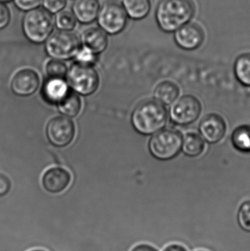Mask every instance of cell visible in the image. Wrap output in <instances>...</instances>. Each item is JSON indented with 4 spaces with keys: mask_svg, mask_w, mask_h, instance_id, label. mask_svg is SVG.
<instances>
[{
    "mask_svg": "<svg viewBox=\"0 0 250 251\" xmlns=\"http://www.w3.org/2000/svg\"><path fill=\"white\" fill-rule=\"evenodd\" d=\"M196 11L192 0H161L156 10V21L164 32H174L192 20Z\"/></svg>",
    "mask_w": 250,
    "mask_h": 251,
    "instance_id": "obj_1",
    "label": "cell"
},
{
    "mask_svg": "<svg viewBox=\"0 0 250 251\" xmlns=\"http://www.w3.org/2000/svg\"><path fill=\"white\" fill-rule=\"evenodd\" d=\"M168 120V112L164 104L158 100L142 101L135 109L132 122L135 129L142 134L149 135L160 131Z\"/></svg>",
    "mask_w": 250,
    "mask_h": 251,
    "instance_id": "obj_2",
    "label": "cell"
},
{
    "mask_svg": "<svg viewBox=\"0 0 250 251\" xmlns=\"http://www.w3.org/2000/svg\"><path fill=\"white\" fill-rule=\"evenodd\" d=\"M22 26L25 37L30 42L42 44L52 33L54 22L51 13L44 8L38 7L26 12Z\"/></svg>",
    "mask_w": 250,
    "mask_h": 251,
    "instance_id": "obj_3",
    "label": "cell"
},
{
    "mask_svg": "<svg viewBox=\"0 0 250 251\" xmlns=\"http://www.w3.org/2000/svg\"><path fill=\"white\" fill-rule=\"evenodd\" d=\"M183 137L177 130L165 129L157 131L149 142L151 154L159 160H169L176 157L182 148Z\"/></svg>",
    "mask_w": 250,
    "mask_h": 251,
    "instance_id": "obj_4",
    "label": "cell"
},
{
    "mask_svg": "<svg viewBox=\"0 0 250 251\" xmlns=\"http://www.w3.org/2000/svg\"><path fill=\"white\" fill-rule=\"evenodd\" d=\"M128 17L122 3L116 0H109L100 7L97 22L104 32L110 35H116L125 29Z\"/></svg>",
    "mask_w": 250,
    "mask_h": 251,
    "instance_id": "obj_5",
    "label": "cell"
},
{
    "mask_svg": "<svg viewBox=\"0 0 250 251\" xmlns=\"http://www.w3.org/2000/svg\"><path fill=\"white\" fill-rule=\"evenodd\" d=\"M68 79L71 88L84 96L95 93L99 86V76L92 65L76 62L68 72Z\"/></svg>",
    "mask_w": 250,
    "mask_h": 251,
    "instance_id": "obj_6",
    "label": "cell"
},
{
    "mask_svg": "<svg viewBox=\"0 0 250 251\" xmlns=\"http://www.w3.org/2000/svg\"><path fill=\"white\" fill-rule=\"evenodd\" d=\"M80 48L78 37L68 31L54 32L45 42L47 54L57 60H68L75 57Z\"/></svg>",
    "mask_w": 250,
    "mask_h": 251,
    "instance_id": "obj_7",
    "label": "cell"
},
{
    "mask_svg": "<svg viewBox=\"0 0 250 251\" xmlns=\"http://www.w3.org/2000/svg\"><path fill=\"white\" fill-rule=\"evenodd\" d=\"M201 112L202 105L199 100L192 95H185L172 106L170 119L177 125H189L200 117Z\"/></svg>",
    "mask_w": 250,
    "mask_h": 251,
    "instance_id": "obj_8",
    "label": "cell"
},
{
    "mask_svg": "<svg viewBox=\"0 0 250 251\" xmlns=\"http://www.w3.org/2000/svg\"><path fill=\"white\" fill-rule=\"evenodd\" d=\"M74 123L63 116L51 119L46 126V135L51 144L57 147H64L74 138Z\"/></svg>",
    "mask_w": 250,
    "mask_h": 251,
    "instance_id": "obj_9",
    "label": "cell"
},
{
    "mask_svg": "<svg viewBox=\"0 0 250 251\" xmlns=\"http://www.w3.org/2000/svg\"><path fill=\"white\" fill-rule=\"evenodd\" d=\"M174 39L180 48L188 51L197 50L205 41V32L199 25L188 22L174 32Z\"/></svg>",
    "mask_w": 250,
    "mask_h": 251,
    "instance_id": "obj_10",
    "label": "cell"
},
{
    "mask_svg": "<svg viewBox=\"0 0 250 251\" xmlns=\"http://www.w3.org/2000/svg\"><path fill=\"white\" fill-rule=\"evenodd\" d=\"M199 131L205 141L214 144L223 140L227 131V125L220 115L211 113L202 119Z\"/></svg>",
    "mask_w": 250,
    "mask_h": 251,
    "instance_id": "obj_11",
    "label": "cell"
},
{
    "mask_svg": "<svg viewBox=\"0 0 250 251\" xmlns=\"http://www.w3.org/2000/svg\"><path fill=\"white\" fill-rule=\"evenodd\" d=\"M71 175L63 168H51L45 171L42 177V185L44 190L51 194L63 193L70 185Z\"/></svg>",
    "mask_w": 250,
    "mask_h": 251,
    "instance_id": "obj_12",
    "label": "cell"
},
{
    "mask_svg": "<svg viewBox=\"0 0 250 251\" xmlns=\"http://www.w3.org/2000/svg\"><path fill=\"white\" fill-rule=\"evenodd\" d=\"M40 77L32 69H22L13 76L11 81L12 91L16 95L27 97L38 90Z\"/></svg>",
    "mask_w": 250,
    "mask_h": 251,
    "instance_id": "obj_13",
    "label": "cell"
},
{
    "mask_svg": "<svg viewBox=\"0 0 250 251\" xmlns=\"http://www.w3.org/2000/svg\"><path fill=\"white\" fill-rule=\"evenodd\" d=\"M100 7L98 0H74L72 13L78 22L88 25L96 20Z\"/></svg>",
    "mask_w": 250,
    "mask_h": 251,
    "instance_id": "obj_14",
    "label": "cell"
},
{
    "mask_svg": "<svg viewBox=\"0 0 250 251\" xmlns=\"http://www.w3.org/2000/svg\"><path fill=\"white\" fill-rule=\"evenodd\" d=\"M80 41L84 47L95 54L104 51L108 45L107 32L98 27L89 28L84 31Z\"/></svg>",
    "mask_w": 250,
    "mask_h": 251,
    "instance_id": "obj_15",
    "label": "cell"
},
{
    "mask_svg": "<svg viewBox=\"0 0 250 251\" xmlns=\"http://www.w3.org/2000/svg\"><path fill=\"white\" fill-rule=\"evenodd\" d=\"M67 84L63 79L48 78L44 84L42 95L51 104H57L68 92Z\"/></svg>",
    "mask_w": 250,
    "mask_h": 251,
    "instance_id": "obj_16",
    "label": "cell"
},
{
    "mask_svg": "<svg viewBox=\"0 0 250 251\" xmlns=\"http://www.w3.org/2000/svg\"><path fill=\"white\" fill-rule=\"evenodd\" d=\"M128 16L134 20L145 19L151 10V0H122Z\"/></svg>",
    "mask_w": 250,
    "mask_h": 251,
    "instance_id": "obj_17",
    "label": "cell"
},
{
    "mask_svg": "<svg viewBox=\"0 0 250 251\" xmlns=\"http://www.w3.org/2000/svg\"><path fill=\"white\" fill-rule=\"evenodd\" d=\"M180 94L179 86L170 81H164L157 85L154 91L156 100L164 104L170 105L176 101Z\"/></svg>",
    "mask_w": 250,
    "mask_h": 251,
    "instance_id": "obj_18",
    "label": "cell"
},
{
    "mask_svg": "<svg viewBox=\"0 0 250 251\" xmlns=\"http://www.w3.org/2000/svg\"><path fill=\"white\" fill-rule=\"evenodd\" d=\"M205 141L199 134L190 132L183 137L182 151L186 156L195 157L204 153L205 150Z\"/></svg>",
    "mask_w": 250,
    "mask_h": 251,
    "instance_id": "obj_19",
    "label": "cell"
},
{
    "mask_svg": "<svg viewBox=\"0 0 250 251\" xmlns=\"http://www.w3.org/2000/svg\"><path fill=\"white\" fill-rule=\"evenodd\" d=\"M58 109L62 114L68 117H75L82 108V101L77 94L68 91V94L57 103Z\"/></svg>",
    "mask_w": 250,
    "mask_h": 251,
    "instance_id": "obj_20",
    "label": "cell"
},
{
    "mask_svg": "<svg viewBox=\"0 0 250 251\" xmlns=\"http://www.w3.org/2000/svg\"><path fill=\"white\" fill-rule=\"evenodd\" d=\"M233 69L238 81L245 86L250 87V53L239 55L235 61Z\"/></svg>",
    "mask_w": 250,
    "mask_h": 251,
    "instance_id": "obj_21",
    "label": "cell"
},
{
    "mask_svg": "<svg viewBox=\"0 0 250 251\" xmlns=\"http://www.w3.org/2000/svg\"><path fill=\"white\" fill-rule=\"evenodd\" d=\"M232 144L235 149L242 153L250 152V126L242 125L233 131Z\"/></svg>",
    "mask_w": 250,
    "mask_h": 251,
    "instance_id": "obj_22",
    "label": "cell"
},
{
    "mask_svg": "<svg viewBox=\"0 0 250 251\" xmlns=\"http://www.w3.org/2000/svg\"><path fill=\"white\" fill-rule=\"evenodd\" d=\"M76 22L77 20L72 12L61 10L56 13L54 25L59 30L70 32L74 29Z\"/></svg>",
    "mask_w": 250,
    "mask_h": 251,
    "instance_id": "obj_23",
    "label": "cell"
},
{
    "mask_svg": "<svg viewBox=\"0 0 250 251\" xmlns=\"http://www.w3.org/2000/svg\"><path fill=\"white\" fill-rule=\"evenodd\" d=\"M237 223L242 231L250 233V200L242 203L237 212Z\"/></svg>",
    "mask_w": 250,
    "mask_h": 251,
    "instance_id": "obj_24",
    "label": "cell"
},
{
    "mask_svg": "<svg viewBox=\"0 0 250 251\" xmlns=\"http://www.w3.org/2000/svg\"><path fill=\"white\" fill-rule=\"evenodd\" d=\"M46 72L49 77L64 79L68 75V68L61 60L55 59L47 63Z\"/></svg>",
    "mask_w": 250,
    "mask_h": 251,
    "instance_id": "obj_25",
    "label": "cell"
},
{
    "mask_svg": "<svg viewBox=\"0 0 250 251\" xmlns=\"http://www.w3.org/2000/svg\"><path fill=\"white\" fill-rule=\"evenodd\" d=\"M42 2L45 10L56 14L66 7L67 0H42Z\"/></svg>",
    "mask_w": 250,
    "mask_h": 251,
    "instance_id": "obj_26",
    "label": "cell"
},
{
    "mask_svg": "<svg viewBox=\"0 0 250 251\" xmlns=\"http://www.w3.org/2000/svg\"><path fill=\"white\" fill-rule=\"evenodd\" d=\"M95 54L92 51L83 47L79 49V51L75 57H76V62L92 65L95 61Z\"/></svg>",
    "mask_w": 250,
    "mask_h": 251,
    "instance_id": "obj_27",
    "label": "cell"
},
{
    "mask_svg": "<svg viewBox=\"0 0 250 251\" xmlns=\"http://www.w3.org/2000/svg\"><path fill=\"white\" fill-rule=\"evenodd\" d=\"M42 0H13L15 5L22 11H29L39 7Z\"/></svg>",
    "mask_w": 250,
    "mask_h": 251,
    "instance_id": "obj_28",
    "label": "cell"
},
{
    "mask_svg": "<svg viewBox=\"0 0 250 251\" xmlns=\"http://www.w3.org/2000/svg\"><path fill=\"white\" fill-rule=\"evenodd\" d=\"M10 13L4 3L0 2V30L5 28L10 23Z\"/></svg>",
    "mask_w": 250,
    "mask_h": 251,
    "instance_id": "obj_29",
    "label": "cell"
},
{
    "mask_svg": "<svg viewBox=\"0 0 250 251\" xmlns=\"http://www.w3.org/2000/svg\"><path fill=\"white\" fill-rule=\"evenodd\" d=\"M11 187L10 179L6 176L0 174V197L5 196L9 193Z\"/></svg>",
    "mask_w": 250,
    "mask_h": 251,
    "instance_id": "obj_30",
    "label": "cell"
},
{
    "mask_svg": "<svg viewBox=\"0 0 250 251\" xmlns=\"http://www.w3.org/2000/svg\"><path fill=\"white\" fill-rule=\"evenodd\" d=\"M131 251H159L154 246L148 244H139L135 246Z\"/></svg>",
    "mask_w": 250,
    "mask_h": 251,
    "instance_id": "obj_31",
    "label": "cell"
},
{
    "mask_svg": "<svg viewBox=\"0 0 250 251\" xmlns=\"http://www.w3.org/2000/svg\"><path fill=\"white\" fill-rule=\"evenodd\" d=\"M163 251H188L184 246L179 244H172L167 246Z\"/></svg>",
    "mask_w": 250,
    "mask_h": 251,
    "instance_id": "obj_32",
    "label": "cell"
},
{
    "mask_svg": "<svg viewBox=\"0 0 250 251\" xmlns=\"http://www.w3.org/2000/svg\"><path fill=\"white\" fill-rule=\"evenodd\" d=\"M11 1V0H0V2L5 3L9 2V1Z\"/></svg>",
    "mask_w": 250,
    "mask_h": 251,
    "instance_id": "obj_33",
    "label": "cell"
},
{
    "mask_svg": "<svg viewBox=\"0 0 250 251\" xmlns=\"http://www.w3.org/2000/svg\"><path fill=\"white\" fill-rule=\"evenodd\" d=\"M29 251H46L43 250V249H34V250H31Z\"/></svg>",
    "mask_w": 250,
    "mask_h": 251,
    "instance_id": "obj_34",
    "label": "cell"
},
{
    "mask_svg": "<svg viewBox=\"0 0 250 251\" xmlns=\"http://www.w3.org/2000/svg\"></svg>",
    "mask_w": 250,
    "mask_h": 251,
    "instance_id": "obj_35",
    "label": "cell"
}]
</instances>
